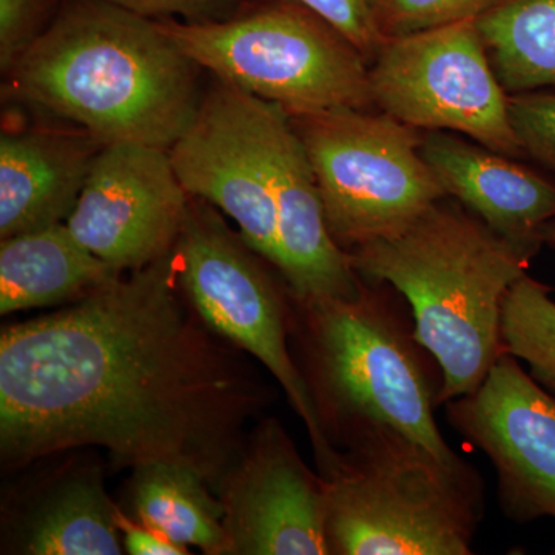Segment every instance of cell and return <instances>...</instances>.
I'll return each instance as SVG.
<instances>
[{"label": "cell", "mask_w": 555, "mask_h": 555, "mask_svg": "<svg viewBox=\"0 0 555 555\" xmlns=\"http://www.w3.org/2000/svg\"><path fill=\"white\" fill-rule=\"evenodd\" d=\"M173 250V248H171ZM173 254L0 337V448L16 465L78 447L222 483L255 387L182 305Z\"/></svg>", "instance_id": "cell-1"}, {"label": "cell", "mask_w": 555, "mask_h": 555, "mask_svg": "<svg viewBox=\"0 0 555 555\" xmlns=\"http://www.w3.org/2000/svg\"><path fill=\"white\" fill-rule=\"evenodd\" d=\"M199 65L156 20L107 0H62L3 96L78 124L102 144L169 150L201 104Z\"/></svg>", "instance_id": "cell-2"}, {"label": "cell", "mask_w": 555, "mask_h": 555, "mask_svg": "<svg viewBox=\"0 0 555 555\" xmlns=\"http://www.w3.org/2000/svg\"><path fill=\"white\" fill-rule=\"evenodd\" d=\"M443 201L397 236L349 251L358 275L406 299L415 337L441 371L438 406L477 389L506 352L503 301L534 258Z\"/></svg>", "instance_id": "cell-3"}, {"label": "cell", "mask_w": 555, "mask_h": 555, "mask_svg": "<svg viewBox=\"0 0 555 555\" xmlns=\"http://www.w3.org/2000/svg\"><path fill=\"white\" fill-rule=\"evenodd\" d=\"M378 286L361 278L352 298L299 302L310 367L306 382L324 433L343 441L364 427H392L448 465H463L434 418L441 387L436 358L416 339L411 310L392 301L385 283Z\"/></svg>", "instance_id": "cell-4"}, {"label": "cell", "mask_w": 555, "mask_h": 555, "mask_svg": "<svg viewBox=\"0 0 555 555\" xmlns=\"http://www.w3.org/2000/svg\"><path fill=\"white\" fill-rule=\"evenodd\" d=\"M324 474L327 540L339 555H469L483 517L473 466H451L392 427L341 441Z\"/></svg>", "instance_id": "cell-5"}, {"label": "cell", "mask_w": 555, "mask_h": 555, "mask_svg": "<svg viewBox=\"0 0 555 555\" xmlns=\"http://www.w3.org/2000/svg\"><path fill=\"white\" fill-rule=\"evenodd\" d=\"M156 22L201 68L288 116L374 105L366 56L291 0L241 9L228 20Z\"/></svg>", "instance_id": "cell-6"}, {"label": "cell", "mask_w": 555, "mask_h": 555, "mask_svg": "<svg viewBox=\"0 0 555 555\" xmlns=\"http://www.w3.org/2000/svg\"><path fill=\"white\" fill-rule=\"evenodd\" d=\"M291 120L315 173L327 228L346 251L397 236L448 196L420 152L423 138L386 113L328 109Z\"/></svg>", "instance_id": "cell-7"}, {"label": "cell", "mask_w": 555, "mask_h": 555, "mask_svg": "<svg viewBox=\"0 0 555 555\" xmlns=\"http://www.w3.org/2000/svg\"><path fill=\"white\" fill-rule=\"evenodd\" d=\"M175 272L201 320L257 357L301 416L318 466L326 474L337 449L328 440L301 369L287 346V308L259 255L236 236L214 206L192 198L173 250Z\"/></svg>", "instance_id": "cell-8"}, {"label": "cell", "mask_w": 555, "mask_h": 555, "mask_svg": "<svg viewBox=\"0 0 555 555\" xmlns=\"http://www.w3.org/2000/svg\"><path fill=\"white\" fill-rule=\"evenodd\" d=\"M371 72L374 104L414 129L452 131L496 153L524 155L476 20L385 39Z\"/></svg>", "instance_id": "cell-9"}, {"label": "cell", "mask_w": 555, "mask_h": 555, "mask_svg": "<svg viewBox=\"0 0 555 555\" xmlns=\"http://www.w3.org/2000/svg\"><path fill=\"white\" fill-rule=\"evenodd\" d=\"M280 112V105L218 79L169 149L185 192L224 211L247 246L276 269L272 134Z\"/></svg>", "instance_id": "cell-10"}, {"label": "cell", "mask_w": 555, "mask_h": 555, "mask_svg": "<svg viewBox=\"0 0 555 555\" xmlns=\"http://www.w3.org/2000/svg\"><path fill=\"white\" fill-rule=\"evenodd\" d=\"M189 204L169 150L116 142L98 153L65 225L102 261L134 272L171 251Z\"/></svg>", "instance_id": "cell-11"}, {"label": "cell", "mask_w": 555, "mask_h": 555, "mask_svg": "<svg viewBox=\"0 0 555 555\" xmlns=\"http://www.w3.org/2000/svg\"><path fill=\"white\" fill-rule=\"evenodd\" d=\"M449 423L491 460L511 520L555 518V396L503 353L481 385L447 403Z\"/></svg>", "instance_id": "cell-12"}, {"label": "cell", "mask_w": 555, "mask_h": 555, "mask_svg": "<svg viewBox=\"0 0 555 555\" xmlns=\"http://www.w3.org/2000/svg\"><path fill=\"white\" fill-rule=\"evenodd\" d=\"M222 485L232 554H331L326 480L302 463L278 423L262 426L250 454Z\"/></svg>", "instance_id": "cell-13"}, {"label": "cell", "mask_w": 555, "mask_h": 555, "mask_svg": "<svg viewBox=\"0 0 555 555\" xmlns=\"http://www.w3.org/2000/svg\"><path fill=\"white\" fill-rule=\"evenodd\" d=\"M272 163L278 270L291 294L298 302L352 298L361 278L331 235L308 153L283 108L273 126Z\"/></svg>", "instance_id": "cell-14"}, {"label": "cell", "mask_w": 555, "mask_h": 555, "mask_svg": "<svg viewBox=\"0 0 555 555\" xmlns=\"http://www.w3.org/2000/svg\"><path fill=\"white\" fill-rule=\"evenodd\" d=\"M420 152L448 196L503 238L539 254L543 225L555 219L553 181L447 131L426 134Z\"/></svg>", "instance_id": "cell-15"}, {"label": "cell", "mask_w": 555, "mask_h": 555, "mask_svg": "<svg viewBox=\"0 0 555 555\" xmlns=\"http://www.w3.org/2000/svg\"><path fill=\"white\" fill-rule=\"evenodd\" d=\"M104 147L86 130H3L0 137V238L64 224Z\"/></svg>", "instance_id": "cell-16"}, {"label": "cell", "mask_w": 555, "mask_h": 555, "mask_svg": "<svg viewBox=\"0 0 555 555\" xmlns=\"http://www.w3.org/2000/svg\"><path fill=\"white\" fill-rule=\"evenodd\" d=\"M119 275L83 247L65 222L10 236L0 244V313L83 298Z\"/></svg>", "instance_id": "cell-17"}, {"label": "cell", "mask_w": 555, "mask_h": 555, "mask_svg": "<svg viewBox=\"0 0 555 555\" xmlns=\"http://www.w3.org/2000/svg\"><path fill=\"white\" fill-rule=\"evenodd\" d=\"M206 481L192 467L177 463L137 466L130 486L134 516L179 545L232 554L224 505L210 495Z\"/></svg>", "instance_id": "cell-18"}, {"label": "cell", "mask_w": 555, "mask_h": 555, "mask_svg": "<svg viewBox=\"0 0 555 555\" xmlns=\"http://www.w3.org/2000/svg\"><path fill=\"white\" fill-rule=\"evenodd\" d=\"M476 22L507 93L555 90V0H502Z\"/></svg>", "instance_id": "cell-19"}, {"label": "cell", "mask_w": 555, "mask_h": 555, "mask_svg": "<svg viewBox=\"0 0 555 555\" xmlns=\"http://www.w3.org/2000/svg\"><path fill=\"white\" fill-rule=\"evenodd\" d=\"M118 509L93 476L69 478L39 507L25 535L33 555H120Z\"/></svg>", "instance_id": "cell-20"}, {"label": "cell", "mask_w": 555, "mask_h": 555, "mask_svg": "<svg viewBox=\"0 0 555 555\" xmlns=\"http://www.w3.org/2000/svg\"><path fill=\"white\" fill-rule=\"evenodd\" d=\"M553 288L526 273L502 308L505 350L531 369L532 378L555 396V301Z\"/></svg>", "instance_id": "cell-21"}, {"label": "cell", "mask_w": 555, "mask_h": 555, "mask_svg": "<svg viewBox=\"0 0 555 555\" xmlns=\"http://www.w3.org/2000/svg\"><path fill=\"white\" fill-rule=\"evenodd\" d=\"M383 39L478 20L502 0H367Z\"/></svg>", "instance_id": "cell-22"}, {"label": "cell", "mask_w": 555, "mask_h": 555, "mask_svg": "<svg viewBox=\"0 0 555 555\" xmlns=\"http://www.w3.org/2000/svg\"><path fill=\"white\" fill-rule=\"evenodd\" d=\"M61 0H0V72L9 75L60 11Z\"/></svg>", "instance_id": "cell-23"}, {"label": "cell", "mask_w": 555, "mask_h": 555, "mask_svg": "<svg viewBox=\"0 0 555 555\" xmlns=\"http://www.w3.org/2000/svg\"><path fill=\"white\" fill-rule=\"evenodd\" d=\"M509 119L524 153L555 173V90L511 94Z\"/></svg>", "instance_id": "cell-24"}, {"label": "cell", "mask_w": 555, "mask_h": 555, "mask_svg": "<svg viewBox=\"0 0 555 555\" xmlns=\"http://www.w3.org/2000/svg\"><path fill=\"white\" fill-rule=\"evenodd\" d=\"M305 7L341 33L364 56H375L385 42L377 30L367 0H291Z\"/></svg>", "instance_id": "cell-25"}, {"label": "cell", "mask_w": 555, "mask_h": 555, "mask_svg": "<svg viewBox=\"0 0 555 555\" xmlns=\"http://www.w3.org/2000/svg\"><path fill=\"white\" fill-rule=\"evenodd\" d=\"M120 9L133 11L150 20L206 22L228 20L238 13L241 0H107Z\"/></svg>", "instance_id": "cell-26"}, {"label": "cell", "mask_w": 555, "mask_h": 555, "mask_svg": "<svg viewBox=\"0 0 555 555\" xmlns=\"http://www.w3.org/2000/svg\"><path fill=\"white\" fill-rule=\"evenodd\" d=\"M118 528L122 534L124 547L131 555H185L188 546L159 534L142 524H133L118 511Z\"/></svg>", "instance_id": "cell-27"}, {"label": "cell", "mask_w": 555, "mask_h": 555, "mask_svg": "<svg viewBox=\"0 0 555 555\" xmlns=\"http://www.w3.org/2000/svg\"><path fill=\"white\" fill-rule=\"evenodd\" d=\"M540 236H542L543 246L555 248V219H553V221L546 222V224L543 225Z\"/></svg>", "instance_id": "cell-28"}]
</instances>
